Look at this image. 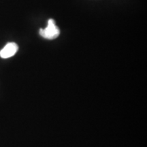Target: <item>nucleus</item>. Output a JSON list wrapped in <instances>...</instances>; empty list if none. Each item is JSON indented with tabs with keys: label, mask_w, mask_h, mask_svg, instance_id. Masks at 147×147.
<instances>
[{
	"label": "nucleus",
	"mask_w": 147,
	"mask_h": 147,
	"mask_svg": "<svg viewBox=\"0 0 147 147\" xmlns=\"http://www.w3.org/2000/svg\"><path fill=\"white\" fill-rule=\"evenodd\" d=\"M18 47L15 42H9L0 51V57L8 59L13 57L17 53Z\"/></svg>",
	"instance_id": "2"
},
{
	"label": "nucleus",
	"mask_w": 147,
	"mask_h": 147,
	"mask_svg": "<svg viewBox=\"0 0 147 147\" xmlns=\"http://www.w3.org/2000/svg\"><path fill=\"white\" fill-rule=\"evenodd\" d=\"M40 35L47 40H54L58 38L60 34V30L56 25L55 20L49 19L47 27L45 29H40Z\"/></svg>",
	"instance_id": "1"
}]
</instances>
